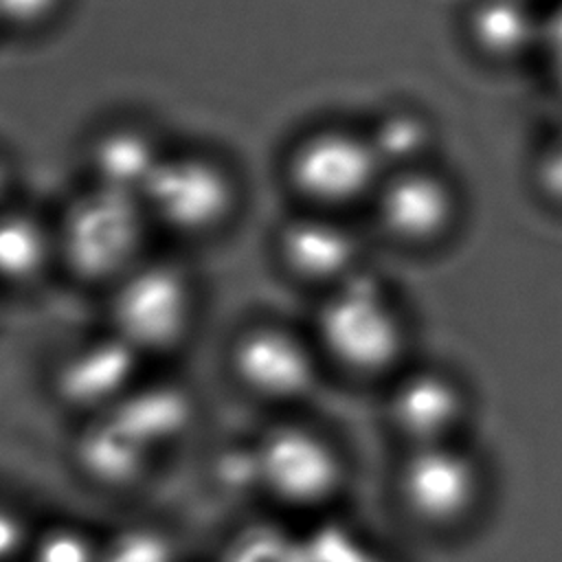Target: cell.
Returning a JSON list of instances; mask_svg holds the SVG:
<instances>
[{
  "label": "cell",
  "mask_w": 562,
  "mask_h": 562,
  "mask_svg": "<svg viewBox=\"0 0 562 562\" xmlns=\"http://www.w3.org/2000/svg\"><path fill=\"white\" fill-rule=\"evenodd\" d=\"M529 2H533V4H538V7H544V4L551 2V0H529Z\"/></svg>",
  "instance_id": "obj_26"
},
{
  "label": "cell",
  "mask_w": 562,
  "mask_h": 562,
  "mask_svg": "<svg viewBox=\"0 0 562 562\" xmlns=\"http://www.w3.org/2000/svg\"><path fill=\"white\" fill-rule=\"evenodd\" d=\"M169 147L138 121H110L86 140V184L140 198Z\"/></svg>",
  "instance_id": "obj_14"
},
{
  "label": "cell",
  "mask_w": 562,
  "mask_h": 562,
  "mask_svg": "<svg viewBox=\"0 0 562 562\" xmlns=\"http://www.w3.org/2000/svg\"><path fill=\"white\" fill-rule=\"evenodd\" d=\"M393 501L419 531L454 536L476 522L490 496L485 461L470 441L400 450Z\"/></svg>",
  "instance_id": "obj_7"
},
{
  "label": "cell",
  "mask_w": 562,
  "mask_h": 562,
  "mask_svg": "<svg viewBox=\"0 0 562 562\" xmlns=\"http://www.w3.org/2000/svg\"><path fill=\"white\" fill-rule=\"evenodd\" d=\"M364 127L386 173L437 160V127L424 110L391 105Z\"/></svg>",
  "instance_id": "obj_18"
},
{
  "label": "cell",
  "mask_w": 562,
  "mask_h": 562,
  "mask_svg": "<svg viewBox=\"0 0 562 562\" xmlns=\"http://www.w3.org/2000/svg\"><path fill=\"white\" fill-rule=\"evenodd\" d=\"M384 176L364 125H314L292 140L283 158V180L299 209L345 217L369 211Z\"/></svg>",
  "instance_id": "obj_5"
},
{
  "label": "cell",
  "mask_w": 562,
  "mask_h": 562,
  "mask_svg": "<svg viewBox=\"0 0 562 562\" xmlns=\"http://www.w3.org/2000/svg\"><path fill=\"white\" fill-rule=\"evenodd\" d=\"M195 397L173 378H143L108 415L154 454L178 441L195 419Z\"/></svg>",
  "instance_id": "obj_16"
},
{
  "label": "cell",
  "mask_w": 562,
  "mask_h": 562,
  "mask_svg": "<svg viewBox=\"0 0 562 562\" xmlns=\"http://www.w3.org/2000/svg\"><path fill=\"white\" fill-rule=\"evenodd\" d=\"M474 393L465 378L430 360H415L382 389V419L400 450L468 441Z\"/></svg>",
  "instance_id": "obj_10"
},
{
  "label": "cell",
  "mask_w": 562,
  "mask_h": 562,
  "mask_svg": "<svg viewBox=\"0 0 562 562\" xmlns=\"http://www.w3.org/2000/svg\"><path fill=\"white\" fill-rule=\"evenodd\" d=\"M59 272L72 281L110 290L149 250L154 224L140 198L83 184L53 215Z\"/></svg>",
  "instance_id": "obj_3"
},
{
  "label": "cell",
  "mask_w": 562,
  "mask_h": 562,
  "mask_svg": "<svg viewBox=\"0 0 562 562\" xmlns=\"http://www.w3.org/2000/svg\"><path fill=\"white\" fill-rule=\"evenodd\" d=\"M198 318V283L187 266L169 257H147L108 290L105 329L147 364L184 351Z\"/></svg>",
  "instance_id": "obj_4"
},
{
  "label": "cell",
  "mask_w": 562,
  "mask_h": 562,
  "mask_svg": "<svg viewBox=\"0 0 562 562\" xmlns=\"http://www.w3.org/2000/svg\"><path fill=\"white\" fill-rule=\"evenodd\" d=\"M13 193H15V167L9 160V156L0 151V211L15 202Z\"/></svg>",
  "instance_id": "obj_24"
},
{
  "label": "cell",
  "mask_w": 562,
  "mask_h": 562,
  "mask_svg": "<svg viewBox=\"0 0 562 562\" xmlns=\"http://www.w3.org/2000/svg\"><path fill=\"white\" fill-rule=\"evenodd\" d=\"M255 496L279 518L314 522L338 514L353 470L340 439L299 415L270 417L250 439Z\"/></svg>",
  "instance_id": "obj_2"
},
{
  "label": "cell",
  "mask_w": 562,
  "mask_h": 562,
  "mask_svg": "<svg viewBox=\"0 0 562 562\" xmlns=\"http://www.w3.org/2000/svg\"><path fill=\"white\" fill-rule=\"evenodd\" d=\"M99 562H178V549L165 529L138 522L103 536Z\"/></svg>",
  "instance_id": "obj_20"
},
{
  "label": "cell",
  "mask_w": 562,
  "mask_h": 562,
  "mask_svg": "<svg viewBox=\"0 0 562 562\" xmlns=\"http://www.w3.org/2000/svg\"><path fill=\"white\" fill-rule=\"evenodd\" d=\"M59 270L53 215L24 204L0 211V292H29Z\"/></svg>",
  "instance_id": "obj_15"
},
{
  "label": "cell",
  "mask_w": 562,
  "mask_h": 562,
  "mask_svg": "<svg viewBox=\"0 0 562 562\" xmlns=\"http://www.w3.org/2000/svg\"><path fill=\"white\" fill-rule=\"evenodd\" d=\"M215 562H307V555L301 529H292L283 518L270 514L231 529Z\"/></svg>",
  "instance_id": "obj_19"
},
{
  "label": "cell",
  "mask_w": 562,
  "mask_h": 562,
  "mask_svg": "<svg viewBox=\"0 0 562 562\" xmlns=\"http://www.w3.org/2000/svg\"><path fill=\"white\" fill-rule=\"evenodd\" d=\"M68 0H0V31L35 35L50 29Z\"/></svg>",
  "instance_id": "obj_22"
},
{
  "label": "cell",
  "mask_w": 562,
  "mask_h": 562,
  "mask_svg": "<svg viewBox=\"0 0 562 562\" xmlns=\"http://www.w3.org/2000/svg\"><path fill=\"white\" fill-rule=\"evenodd\" d=\"M459 29L470 55L494 68L520 66L547 44V18L529 0H468Z\"/></svg>",
  "instance_id": "obj_13"
},
{
  "label": "cell",
  "mask_w": 562,
  "mask_h": 562,
  "mask_svg": "<svg viewBox=\"0 0 562 562\" xmlns=\"http://www.w3.org/2000/svg\"><path fill=\"white\" fill-rule=\"evenodd\" d=\"M226 375L235 391L270 417L299 415L327 378L305 329L281 321H252L226 347Z\"/></svg>",
  "instance_id": "obj_6"
},
{
  "label": "cell",
  "mask_w": 562,
  "mask_h": 562,
  "mask_svg": "<svg viewBox=\"0 0 562 562\" xmlns=\"http://www.w3.org/2000/svg\"><path fill=\"white\" fill-rule=\"evenodd\" d=\"M380 239L404 255H435L461 233L468 198L439 160L389 171L369 206Z\"/></svg>",
  "instance_id": "obj_8"
},
{
  "label": "cell",
  "mask_w": 562,
  "mask_h": 562,
  "mask_svg": "<svg viewBox=\"0 0 562 562\" xmlns=\"http://www.w3.org/2000/svg\"><path fill=\"white\" fill-rule=\"evenodd\" d=\"M33 533L24 514L0 501V562H26Z\"/></svg>",
  "instance_id": "obj_23"
},
{
  "label": "cell",
  "mask_w": 562,
  "mask_h": 562,
  "mask_svg": "<svg viewBox=\"0 0 562 562\" xmlns=\"http://www.w3.org/2000/svg\"><path fill=\"white\" fill-rule=\"evenodd\" d=\"M145 360L110 329L64 349L50 369V393L59 408L94 419L108 415L143 378Z\"/></svg>",
  "instance_id": "obj_11"
},
{
  "label": "cell",
  "mask_w": 562,
  "mask_h": 562,
  "mask_svg": "<svg viewBox=\"0 0 562 562\" xmlns=\"http://www.w3.org/2000/svg\"><path fill=\"white\" fill-rule=\"evenodd\" d=\"M140 202L156 233L198 241L231 226L241 206V184L220 156L169 149Z\"/></svg>",
  "instance_id": "obj_9"
},
{
  "label": "cell",
  "mask_w": 562,
  "mask_h": 562,
  "mask_svg": "<svg viewBox=\"0 0 562 562\" xmlns=\"http://www.w3.org/2000/svg\"><path fill=\"white\" fill-rule=\"evenodd\" d=\"M281 270L318 296L367 270L364 235L345 215L296 209L274 233Z\"/></svg>",
  "instance_id": "obj_12"
},
{
  "label": "cell",
  "mask_w": 562,
  "mask_h": 562,
  "mask_svg": "<svg viewBox=\"0 0 562 562\" xmlns=\"http://www.w3.org/2000/svg\"><path fill=\"white\" fill-rule=\"evenodd\" d=\"M362 562H397V560H393V558H389V555H384L380 549H373Z\"/></svg>",
  "instance_id": "obj_25"
},
{
  "label": "cell",
  "mask_w": 562,
  "mask_h": 562,
  "mask_svg": "<svg viewBox=\"0 0 562 562\" xmlns=\"http://www.w3.org/2000/svg\"><path fill=\"white\" fill-rule=\"evenodd\" d=\"M101 538L75 525L35 529L26 562H99Z\"/></svg>",
  "instance_id": "obj_21"
},
{
  "label": "cell",
  "mask_w": 562,
  "mask_h": 562,
  "mask_svg": "<svg viewBox=\"0 0 562 562\" xmlns=\"http://www.w3.org/2000/svg\"><path fill=\"white\" fill-rule=\"evenodd\" d=\"M151 459L156 454L110 415L88 419L81 426L75 448L79 472L108 492H125L138 485Z\"/></svg>",
  "instance_id": "obj_17"
},
{
  "label": "cell",
  "mask_w": 562,
  "mask_h": 562,
  "mask_svg": "<svg viewBox=\"0 0 562 562\" xmlns=\"http://www.w3.org/2000/svg\"><path fill=\"white\" fill-rule=\"evenodd\" d=\"M307 331L327 373L386 386L417 358L415 323L402 294L375 270L318 296Z\"/></svg>",
  "instance_id": "obj_1"
}]
</instances>
